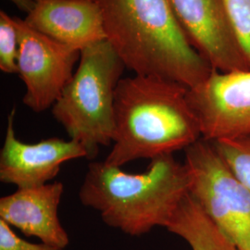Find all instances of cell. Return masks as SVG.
<instances>
[{
    "label": "cell",
    "instance_id": "6da1fadb",
    "mask_svg": "<svg viewBox=\"0 0 250 250\" xmlns=\"http://www.w3.org/2000/svg\"><path fill=\"white\" fill-rule=\"evenodd\" d=\"M106 40L136 75L172 81L191 89L213 68L191 45L170 0H95Z\"/></svg>",
    "mask_w": 250,
    "mask_h": 250
},
{
    "label": "cell",
    "instance_id": "7a4b0ae2",
    "mask_svg": "<svg viewBox=\"0 0 250 250\" xmlns=\"http://www.w3.org/2000/svg\"><path fill=\"white\" fill-rule=\"evenodd\" d=\"M188 88L172 81L136 75L122 78L114 99L113 146L105 161L122 167L186 150L201 137Z\"/></svg>",
    "mask_w": 250,
    "mask_h": 250
},
{
    "label": "cell",
    "instance_id": "3957f363",
    "mask_svg": "<svg viewBox=\"0 0 250 250\" xmlns=\"http://www.w3.org/2000/svg\"><path fill=\"white\" fill-rule=\"evenodd\" d=\"M189 193L186 164L173 154L150 161L141 173H128L106 161L91 162L81 185V203L99 212L102 221L131 236L156 227L166 228Z\"/></svg>",
    "mask_w": 250,
    "mask_h": 250
},
{
    "label": "cell",
    "instance_id": "277c9868",
    "mask_svg": "<svg viewBox=\"0 0 250 250\" xmlns=\"http://www.w3.org/2000/svg\"><path fill=\"white\" fill-rule=\"evenodd\" d=\"M125 69L107 40L85 46L78 69L52 107L54 119L85 148L88 160L96 158L99 146L112 143L115 91Z\"/></svg>",
    "mask_w": 250,
    "mask_h": 250
},
{
    "label": "cell",
    "instance_id": "5b68a950",
    "mask_svg": "<svg viewBox=\"0 0 250 250\" xmlns=\"http://www.w3.org/2000/svg\"><path fill=\"white\" fill-rule=\"evenodd\" d=\"M189 194L237 250H250V190L211 141L202 137L185 150Z\"/></svg>",
    "mask_w": 250,
    "mask_h": 250
},
{
    "label": "cell",
    "instance_id": "8992f818",
    "mask_svg": "<svg viewBox=\"0 0 250 250\" xmlns=\"http://www.w3.org/2000/svg\"><path fill=\"white\" fill-rule=\"evenodd\" d=\"M19 36L18 74L25 85L23 104L40 113L53 107L72 79L81 50L54 40L15 18Z\"/></svg>",
    "mask_w": 250,
    "mask_h": 250
},
{
    "label": "cell",
    "instance_id": "52a82bcc",
    "mask_svg": "<svg viewBox=\"0 0 250 250\" xmlns=\"http://www.w3.org/2000/svg\"><path fill=\"white\" fill-rule=\"evenodd\" d=\"M188 100L203 139L250 134V70L221 72L213 69L204 82L188 89Z\"/></svg>",
    "mask_w": 250,
    "mask_h": 250
},
{
    "label": "cell",
    "instance_id": "ba28073f",
    "mask_svg": "<svg viewBox=\"0 0 250 250\" xmlns=\"http://www.w3.org/2000/svg\"><path fill=\"white\" fill-rule=\"evenodd\" d=\"M170 1L191 45L214 70L250 71V59L232 27L224 0Z\"/></svg>",
    "mask_w": 250,
    "mask_h": 250
},
{
    "label": "cell",
    "instance_id": "9c48e42d",
    "mask_svg": "<svg viewBox=\"0 0 250 250\" xmlns=\"http://www.w3.org/2000/svg\"><path fill=\"white\" fill-rule=\"evenodd\" d=\"M14 117L15 108H12L0 151L2 183L18 188L40 187L57 177L65 162L88 159L85 148L72 139L54 137L35 144L21 141L15 133Z\"/></svg>",
    "mask_w": 250,
    "mask_h": 250
},
{
    "label": "cell",
    "instance_id": "30bf717a",
    "mask_svg": "<svg viewBox=\"0 0 250 250\" xmlns=\"http://www.w3.org/2000/svg\"><path fill=\"white\" fill-rule=\"evenodd\" d=\"M64 192L61 182L35 188H18L0 198V220L26 236L64 250L70 237L59 218V206Z\"/></svg>",
    "mask_w": 250,
    "mask_h": 250
},
{
    "label": "cell",
    "instance_id": "8fae6325",
    "mask_svg": "<svg viewBox=\"0 0 250 250\" xmlns=\"http://www.w3.org/2000/svg\"><path fill=\"white\" fill-rule=\"evenodd\" d=\"M24 21L37 32L78 50L106 40L95 0H36Z\"/></svg>",
    "mask_w": 250,
    "mask_h": 250
},
{
    "label": "cell",
    "instance_id": "7c38bea8",
    "mask_svg": "<svg viewBox=\"0 0 250 250\" xmlns=\"http://www.w3.org/2000/svg\"><path fill=\"white\" fill-rule=\"evenodd\" d=\"M166 229L184 239L192 250H237L189 193L180 203Z\"/></svg>",
    "mask_w": 250,
    "mask_h": 250
},
{
    "label": "cell",
    "instance_id": "4fadbf2b",
    "mask_svg": "<svg viewBox=\"0 0 250 250\" xmlns=\"http://www.w3.org/2000/svg\"><path fill=\"white\" fill-rule=\"evenodd\" d=\"M211 142L235 175L250 190V134Z\"/></svg>",
    "mask_w": 250,
    "mask_h": 250
},
{
    "label": "cell",
    "instance_id": "5bb4252c",
    "mask_svg": "<svg viewBox=\"0 0 250 250\" xmlns=\"http://www.w3.org/2000/svg\"><path fill=\"white\" fill-rule=\"evenodd\" d=\"M19 36L15 18L0 11V70L18 73Z\"/></svg>",
    "mask_w": 250,
    "mask_h": 250
},
{
    "label": "cell",
    "instance_id": "9a60e30c",
    "mask_svg": "<svg viewBox=\"0 0 250 250\" xmlns=\"http://www.w3.org/2000/svg\"><path fill=\"white\" fill-rule=\"evenodd\" d=\"M232 27L250 61V0H224Z\"/></svg>",
    "mask_w": 250,
    "mask_h": 250
},
{
    "label": "cell",
    "instance_id": "2e32d148",
    "mask_svg": "<svg viewBox=\"0 0 250 250\" xmlns=\"http://www.w3.org/2000/svg\"><path fill=\"white\" fill-rule=\"evenodd\" d=\"M0 250H62L47 246L44 243H32L21 238L11 226L0 220Z\"/></svg>",
    "mask_w": 250,
    "mask_h": 250
},
{
    "label": "cell",
    "instance_id": "e0dca14e",
    "mask_svg": "<svg viewBox=\"0 0 250 250\" xmlns=\"http://www.w3.org/2000/svg\"><path fill=\"white\" fill-rule=\"evenodd\" d=\"M11 1L19 9L29 14L36 6V0H9Z\"/></svg>",
    "mask_w": 250,
    "mask_h": 250
}]
</instances>
